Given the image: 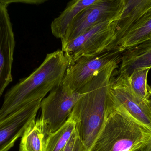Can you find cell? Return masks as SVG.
I'll list each match as a JSON object with an SVG mask.
<instances>
[{
	"instance_id": "obj_16",
	"label": "cell",
	"mask_w": 151,
	"mask_h": 151,
	"mask_svg": "<svg viewBox=\"0 0 151 151\" xmlns=\"http://www.w3.org/2000/svg\"><path fill=\"white\" fill-rule=\"evenodd\" d=\"M77 122L71 113L60 129L47 137L44 151H63L76 128Z\"/></svg>"
},
{
	"instance_id": "obj_22",
	"label": "cell",
	"mask_w": 151,
	"mask_h": 151,
	"mask_svg": "<svg viewBox=\"0 0 151 151\" xmlns=\"http://www.w3.org/2000/svg\"><path fill=\"white\" fill-rule=\"evenodd\" d=\"M150 39H151V38H150Z\"/></svg>"
},
{
	"instance_id": "obj_5",
	"label": "cell",
	"mask_w": 151,
	"mask_h": 151,
	"mask_svg": "<svg viewBox=\"0 0 151 151\" xmlns=\"http://www.w3.org/2000/svg\"><path fill=\"white\" fill-rule=\"evenodd\" d=\"M125 6V0H97L81 11L70 24L61 39L62 48L93 27L119 20Z\"/></svg>"
},
{
	"instance_id": "obj_18",
	"label": "cell",
	"mask_w": 151,
	"mask_h": 151,
	"mask_svg": "<svg viewBox=\"0 0 151 151\" xmlns=\"http://www.w3.org/2000/svg\"><path fill=\"white\" fill-rule=\"evenodd\" d=\"M79 139V134H78L77 126H76L75 132H74L71 138L66 144L63 151H74Z\"/></svg>"
},
{
	"instance_id": "obj_12",
	"label": "cell",
	"mask_w": 151,
	"mask_h": 151,
	"mask_svg": "<svg viewBox=\"0 0 151 151\" xmlns=\"http://www.w3.org/2000/svg\"><path fill=\"white\" fill-rule=\"evenodd\" d=\"M141 68H151V39L122 52L119 74L129 76Z\"/></svg>"
},
{
	"instance_id": "obj_11",
	"label": "cell",
	"mask_w": 151,
	"mask_h": 151,
	"mask_svg": "<svg viewBox=\"0 0 151 151\" xmlns=\"http://www.w3.org/2000/svg\"><path fill=\"white\" fill-rule=\"evenodd\" d=\"M151 9V0H125V6L118 21L115 32V39L111 47L115 44L136 25Z\"/></svg>"
},
{
	"instance_id": "obj_13",
	"label": "cell",
	"mask_w": 151,
	"mask_h": 151,
	"mask_svg": "<svg viewBox=\"0 0 151 151\" xmlns=\"http://www.w3.org/2000/svg\"><path fill=\"white\" fill-rule=\"evenodd\" d=\"M151 37V9L136 25L114 45L113 50L122 53Z\"/></svg>"
},
{
	"instance_id": "obj_6",
	"label": "cell",
	"mask_w": 151,
	"mask_h": 151,
	"mask_svg": "<svg viewBox=\"0 0 151 151\" xmlns=\"http://www.w3.org/2000/svg\"><path fill=\"white\" fill-rule=\"evenodd\" d=\"M118 21L99 24L62 48L70 64L83 56H95L110 51L115 40Z\"/></svg>"
},
{
	"instance_id": "obj_10",
	"label": "cell",
	"mask_w": 151,
	"mask_h": 151,
	"mask_svg": "<svg viewBox=\"0 0 151 151\" xmlns=\"http://www.w3.org/2000/svg\"><path fill=\"white\" fill-rule=\"evenodd\" d=\"M110 89L129 113L151 131V102H145L135 95L129 83V76H114Z\"/></svg>"
},
{
	"instance_id": "obj_1",
	"label": "cell",
	"mask_w": 151,
	"mask_h": 151,
	"mask_svg": "<svg viewBox=\"0 0 151 151\" xmlns=\"http://www.w3.org/2000/svg\"><path fill=\"white\" fill-rule=\"evenodd\" d=\"M70 64L62 50L47 54L39 67L5 94L0 109V120L32 102L42 100L61 85Z\"/></svg>"
},
{
	"instance_id": "obj_14",
	"label": "cell",
	"mask_w": 151,
	"mask_h": 151,
	"mask_svg": "<svg viewBox=\"0 0 151 151\" xmlns=\"http://www.w3.org/2000/svg\"><path fill=\"white\" fill-rule=\"evenodd\" d=\"M96 1L97 0H73L69 2L60 15L51 22L50 27L53 35L57 39H63L70 24L77 15L85 8Z\"/></svg>"
},
{
	"instance_id": "obj_8",
	"label": "cell",
	"mask_w": 151,
	"mask_h": 151,
	"mask_svg": "<svg viewBox=\"0 0 151 151\" xmlns=\"http://www.w3.org/2000/svg\"><path fill=\"white\" fill-rule=\"evenodd\" d=\"M42 100L32 102L0 120V151H8L35 120Z\"/></svg>"
},
{
	"instance_id": "obj_3",
	"label": "cell",
	"mask_w": 151,
	"mask_h": 151,
	"mask_svg": "<svg viewBox=\"0 0 151 151\" xmlns=\"http://www.w3.org/2000/svg\"><path fill=\"white\" fill-rule=\"evenodd\" d=\"M151 131L137 120L110 88L104 121L89 151H140Z\"/></svg>"
},
{
	"instance_id": "obj_20",
	"label": "cell",
	"mask_w": 151,
	"mask_h": 151,
	"mask_svg": "<svg viewBox=\"0 0 151 151\" xmlns=\"http://www.w3.org/2000/svg\"><path fill=\"white\" fill-rule=\"evenodd\" d=\"M150 101L151 102V99ZM140 151H151V135L150 138L145 143Z\"/></svg>"
},
{
	"instance_id": "obj_21",
	"label": "cell",
	"mask_w": 151,
	"mask_h": 151,
	"mask_svg": "<svg viewBox=\"0 0 151 151\" xmlns=\"http://www.w3.org/2000/svg\"><path fill=\"white\" fill-rule=\"evenodd\" d=\"M74 151H89L86 149V147L83 145V143L81 141L80 137L79 140L77 142V144H76V147Z\"/></svg>"
},
{
	"instance_id": "obj_2",
	"label": "cell",
	"mask_w": 151,
	"mask_h": 151,
	"mask_svg": "<svg viewBox=\"0 0 151 151\" xmlns=\"http://www.w3.org/2000/svg\"><path fill=\"white\" fill-rule=\"evenodd\" d=\"M121 60L106 66L80 91L82 96L72 113L77 122L79 137L89 151L103 126L110 87Z\"/></svg>"
},
{
	"instance_id": "obj_19",
	"label": "cell",
	"mask_w": 151,
	"mask_h": 151,
	"mask_svg": "<svg viewBox=\"0 0 151 151\" xmlns=\"http://www.w3.org/2000/svg\"><path fill=\"white\" fill-rule=\"evenodd\" d=\"M1 2L3 3L4 4L8 6V4L10 3L20 2L23 3L28 4H40L43 3L47 1L45 0H25V1H10V0H2L1 1Z\"/></svg>"
},
{
	"instance_id": "obj_9",
	"label": "cell",
	"mask_w": 151,
	"mask_h": 151,
	"mask_svg": "<svg viewBox=\"0 0 151 151\" xmlns=\"http://www.w3.org/2000/svg\"><path fill=\"white\" fill-rule=\"evenodd\" d=\"M7 6L0 1V98L12 81L15 47L14 32Z\"/></svg>"
},
{
	"instance_id": "obj_7",
	"label": "cell",
	"mask_w": 151,
	"mask_h": 151,
	"mask_svg": "<svg viewBox=\"0 0 151 151\" xmlns=\"http://www.w3.org/2000/svg\"><path fill=\"white\" fill-rule=\"evenodd\" d=\"M121 54L117 51L112 50L80 58L69 65L62 84L78 92L106 66L121 60Z\"/></svg>"
},
{
	"instance_id": "obj_4",
	"label": "cell",
	"mask_w": 151,
	"mask_h": 151,
	"mask_svg": "<svg viewBox=\"0 0 151 151\" xmlns=\"http://www.w3.org/2000/svg\"><path fill=\"white\" fill-rule=\"evenodd\" d=\"M62 84L52 90L41 101L40 119L47 136L58 130L68 120L77 101L82 96Z\"/></svg>"
},
{
	"instance_id": "obj_17",
	"label": "cell",
	"mask_w": 151,
	"mask_h": 151,
	"mask_svg": "<svg viewBox=\"0 0 151 151\" xmlns=\"http://www.w3.org/2000/svg\"><path fill=\"white\" fill-rule=\"evenodd\" d=\"M150 68L135 69L129 76L130 86L134 93L140 99L145 102H150L151 89L147 82V76Z\"/></svg>"
},
{
	"instance_id": "obj_15",
	"label": "cell",
	"mask_w": 151,
	"mask_h": 151,
	"mask_svg": "<svg viewBox=\"0 0 151 151\" xmlns=\"http://www.w3.org/2000/svg\"><path fill=\"white\" fill-rule=\"evenodd\" d=\"M47 137L40 120L33 121L21 137L19 151H44Z\"/></svg>"
}]
</instances>
